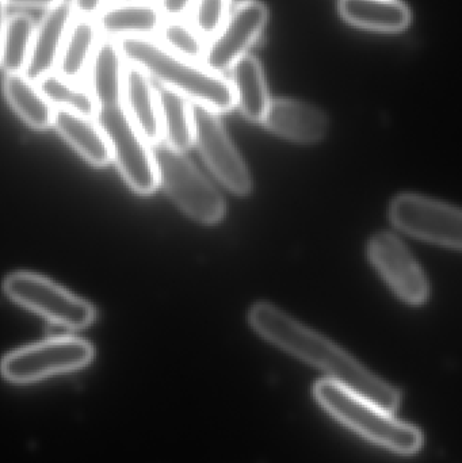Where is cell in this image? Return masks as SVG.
Returning a JSON list of instances; mask_svg holds the SVG:
<instances>
[{"instance_id":"25","label":"cell","mask_w":462,"mask_h":463,"mask_svg":"<svg viewBox=\"0 0 462 463\" xmlns=\"http://www.w3.org/2000/svg\"><path fill=\"white\" fill-rule=\"evenodd\" d=\"M160 43L174 53L203 64L205 41L195 33L190 24L179 19H167L159 29Z\"/></svg>"},{"instance_id":"32","label":"cell","mask_w":462,"mask_h":463,"mask_svg":"<svg viewBox=\"0 0 462 463\" xmlns=\"http://www.w3.org/2000/svg\"><path fill=\"white\" fill-rule=\"evenodd\" d=\"M148 2H154V0H148Z\"/></svg>"},{"instance_id":"16","label":"cell","mask_w":462,"mask_h":463,"mask_svg":"<svg viewBox=\"0 0 462 463\" xmlns=\"http://www.w3.org/2000/svg\"><path fill=\"white\" fill-rule=\"evenodd\" d=\"M125 67L117 41L106 38L98 43L89 67V90L97 109L122 105Z\"/></svg>"},{"instance_id":"29","label":"cell","mask_w":462,"mask_h":463,"mask_svg":"<svg viewBox=\"0 0 462 463\" xmlns=\"http://www.w3.org/2000/svg\"><path fill=\"white\" fill-rule=\"evenodd\" d=\"M62 0H5V5H16V7L49 8L59 5Z\"/></svg>"},{"instance_id":"21","label":"cell","mask_w":462,"mask_h":463,"mask_svg":"<svg viewBox=\"0 0 462 463\" xmlns=\"http://www.w3.org/2000/svg\"><path fill=\"white\" fill-rule=\"evenodd\" d=\"M3 90L8 105L30 128L45 130L53 127L56 109L24 73H7Z\"/></svg>"},{"instance_id":"12","label":"cell","mask_w":462,"mask_h":463,"mask_svg":"<svg viewBox=\"0 0 462 463\" xmlns=\"http://www.w3.org/2000/svg\"><path fill=\"white\" fill-rule=\"evenodd\" d=\"M260 125L278 137L304 146L320 143L328 132L327 116L316 106L296 99H271Z\"/></svg>"},{"instance_id":"23","label":"cell","mask_w":462,"mask_h":463,"mask_svg":"<svg viewBox=\"0 0 462 463\" xmlns=\"http://www.w3.org/2000/svg\"><path fill=\"white\" fill-rule=\"evenodd\" d=\"M34 22L26 14L5 18L0 43V67L5 73H24L34 37Z\"/></svg>"},{"instance_id":"8","label":"cell","mask_w":462,"mask_h":463,"mask_svg":"<svg viewBox=\"0 0 462 463\" xmlns=\"http://www.w3.org/2000/svg\"><path fill=\"white\" fill-rule=\"evenodd\" d=\"M390 220L396 230L414 239L461 250V212L450 203L407 193L391 203Z\"/></svg>"},{"instance_id":"14","label":"cell","mask_w":462,"mask_h":463,"mask_svg":"<svg viewBox=\"0 0 462 463\" xmlns=\"http://www.w3.org/2000/svg\"><path fill=\"white\" fill-rule=\"evenodd\" d=\"M122 105L136 129L151 146L162 143L157 89L146 72L127 62L124 73Z\"/></svg>"},{"instance_id":"5","label":"cell","mask_w":462,"mask_h":463,"mask_svg":"<svg viewBox=\"0 0 462 463\" xmlns=\"http://www.w3.org/2000/svg\"><path fill=\"white\" fill-rule=\"evenodd\" d=\"M3 291L19 307L62 328L80 331L95 320L90 302L34 272H13L3 280Z\"/></svg>"},{"instance_id":"24","label":"cell","mask_w":462,"mask_h":463,"mask_svg":"<svg viewBox=\"0 0 462 463\" xmlns=\"http://www.w3.org/2000/svg\"><path fill=\"white\" fill-rule=\"evenodd\" d=\"M35 84L56 110L72 111L95 118L97 105L90 90L83 89L75 81L67 80L56 72L43 76Z\"/></svg>"},{"instance_id":"19","label":"cell","mask_w":462,"mask_h":463,"mask_svg":"<svg viewBox=\"0 0 462 463\" xmlns=\"http://www.w3.org/2000/svg\"><path fill=\"white\" fill-rule=\"evenodd\" d=\"M231 79L235 108L249 121L262 124L271 99L262 65L257 57L244 54L231 67Z\"/></svg>"},{"instance_id":"15","label":"cell","mask_w":462,"mask_h":463,"mask_svg":"<svg viewBox=\"0 0 462 463\" xmlns=\"http://www.w3.org/2000/svg\"><path fill=\"white\" fill-rule=\"evenodd\" d=\"M165 15L159 5L148 0H124L103 8L98 15V30L108 37H151L159 32Z\"/></svg>"},{"instance_id":"6","label":"cell","mask_w":462,"mask_h":463,"mask_svg":"<svg viewBox=\"0 0 462 463\" xmlns=\"http://www.w3.org/2000/svg\"><path fill=\"white\" fill-rule=\"evenodd\" d=\"M94 119L105 133L113 160L127 186L140 195L156 192L159 179L154 148L136 129L124 105L98 108Z\"/></svg>"},{"instance_id":"30","label":"cell","mask_w":462,"mask_h":463,"mask_svg":"<svg viewBox=\"0 0 462 463\" xmlns=\"http://www.w3.org/2000/svg\"><path fill=\"white\" fill-rule=\"evenodd\" d=\"M5 0H0V43H2L3 29H5Z\"/></svg>"},{"instance_id":"18","label":"cell","mask_w":462,"mask_h":463,"mask_svg":"<svg viewBox=\"0 0 462 463\" xmlns=\"http://www.w3.org/2000/svg\"><path fill=\"white\" fill-rule=\"evenodd\" d=\"M53 127L62 138L97 168L113 162L110 144L94 118L67 110L54 111Z\"/></svg>"},{"instance_id":"3","label":"cell","mask_w":462,"mask_h":463,"mask_svg":"<svg viewBox=\"0 0 462 463\" xmlns=\"http://www.w3.org/2000/svg\"><path fill=\"white\" fill-rule=\"evenodd\" d=\"M314 397L339 423L385 450L414 456L425 445V437L418 427L398 420L371 400L328 378L315 383Z\"/></svg>"},{"instance_id":"4","label":"cell","mask_w":462,"mask_h":463,"mask_svg":"<svg viewBox=\"0 0 462 463\" xmlns=\"http://www.w3.org/2000/svg\"><path fill=\"white\" fill-rule=\"evenodd\" d=\"M159 186L184 214L203 225L219 224L227 205L222 193L195 167L184 152L160 143L154 148Z\"/></svg>"},{"instance_id":"7","label":"cell","mask_w":462,"mask_h":463,"mask_svg":"<svg viewBox=\"0 0 462 463\" xmlns=\"http://www.w3.org/2000/svg\"><path fill=\"white\" fill-rule=\"evenodd\" d=\"M94 350L86 340L60 336L8 354L0 372L11 383H29L62 373L75 372L92 361Z\"/></svg>"},{"instance_id":"22","label":"cell","mask_w":462,"mask_h":463,"mask_svg":"<svg viewBox=\"0 0 462 463\" xmlns=\"http://www.w3.org/2000/svg\"><path fill=\"white\" fill-rule=\"evenodd\" d=\"M162 124V143L174 151L186 152L194 146L193 103L171 90H157Z\"/></svg>"},{"instance_id":"11","label":"cell","mask_w":462,"mask_h":463,"mask_svg":"<svg viewBox=\"0 0 462 463\" xmlns=\"http://www.w3.org/2000/svg\"><path fill=\"white\" fill-rule=\"evenodd\" d=\"M268 19V7L257 0L233 7L222 29L206 43L203 64L222 75L230 71L257 43Z\"/></svg>"},{"instance_id":"17","label":"cell","mask_w":462,"mask_h":463,"mask_svg":"<svg viewBox=\"0 0 462 463\" xmlns=\"http://www.w3.org/2000/svg\"><path fill=\"white\" fill-rule=\"evenodd\" d=\"M339 14L347 24L377 33H401L412 14L401 0H339Z\"/></svg>"},{"instance_id":"26","label":"cell","mask_w":462,"mask_h":463,"mask_svg":"<svg viewBox=\"0 0 462 463\" xmlns=\"http://www.w3.org/2000/svg\"><path fill=\"white\" fill-rule=\"evenodd\" d=\"M231 10L230 0H193L187 11L190 13V26L208 43L222 29Z\"/></svg>"},{"instance_id":"28","label":"cell","mask_w":462,"mask_h":463,"mask_svg":"<svg viewBox=\"0 0 462 463\" xmlns=\"http://www.w3.org/2000/svg\"><path fill=\"white\" fill-rule=\"evenodd\" d=\"M193 0H159V8L165 18L179 19L189 11Z\"/></svg>"},{"instance_id":"2","label":"cell","mask_w":462,"mask_h":463,"mask_svg":"<svg viewBox=\"0 0 462 463\" xmlns=\"http://www.w3.org/2000/svg\"><path fill=\"white\" fill-rule=\"evenodd\" d=\"M117 43L127 64L140 68L160 86L182 95L193 105L219 114L235 108L232 87L222 73L174 53L152 37L119 38Z\"/></svg>"},{"instance_id":"9","label":"cell","mask_w":462,"mask_h":463,"mask_svg":"<svg viewBox=\"0 0 462 463\" xmlns=\"http://www.w3.org/2000/svg\"><path fill=\"white\" fill-rule=\"evenodd\" d=\"M194 146L209 170L239 197L252 192V179L243 157L239 154L222 125L220 114L200 105H193Z\"/></svg>"},{"instance_id":"1","label":"cell","mask_w":462,"mask_h":463,"mask_svg":"<svg viewBox=\"0 0 462 463\" xmlns=\"http://www.w3.org/2000/svg\"><path fill=\"white\" fill-rule=\"evenodd\" d=\"M255 334L289 355L322 370L328 380L371 400L393 413L401 407V394L395 386L363 366L333 340L309 328L270 302H257L249 312Z\"/></svg>"},{"instance_id":"13","label":"cell","mask_w":462,"mask_h":463,"mask_svg":"<svg viewBox=\"0 0 462 463\" xmlns=\"http://www.w3.org/2000/svg\"><path fill=\"white\" fill-rule=\"evenodd\" d=\"M73 16L71 5L65 0L46 10L45 15L35 26L29 61L24 73L30 80H40L43 76L54 72L57 60L70 29Z\"/></svg>"},{"instance_id":"31","label":"cell","mask_w":462,"mask_h":463,"mask_svg":"<svg viewBox=\"0 0 462 463\" xmlns=\"http://www.w3.org/2000/svg\"><path fill=\"white\" fill-rule=\"evenodd\" d=\"M230 2L232 7H236V5H244V3L251 2V0H230Z\"/></svg>"},{"instance_id":"27","label":"cell","mask_w":462,"mask_h":463,"mask_svg":"<svg viewBox=\"0 0 462 463\" xmlns=\"http://www.w3.org/2000/svg\"><path fill=\"white\" fill-rule=\"evenodd\" d=\"M71 8H72L73 16L78 18L92 19L99 15L103 10L105 0H71Z\"/></svg>"},{"instance_id":"10","label":"cell","mask_w":462,"mask_h":463,"mask_svg":"<svg viewBox=\"0 0 462 463\" xmlns=\"http://www.w3.org/2000/svg\"><path fill=\"white\" fill-rule=\"evenodd\" d=\"M368 258L396 297L414 307L425 304L430 286L411 250L391 232H380L368 244Z\"/></svg>"},{"instance_id":"20","label":"cell","mask_w":462,"mask_h":463,"mask_svg":"<svg viewBox=\"0 0 462 463\" xmlns=\"http://www.w3.org/2000/svg\"><path fill=\"white\" fill-rule=\"evenodd\" d=\"M97 24L92 19L73 18L65 35L56 70L67 80H80L89 70L92 54L98 45Z\"/></svg>"}]
</instances>
